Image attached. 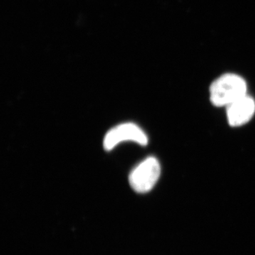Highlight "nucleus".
Segmentation results:
<instances>
[{
  "label": "nucleus",
  "instance_id": "nucleus-1",
  "mask_svg": "<svg viewBox=\"0 0 255 255\" xmlns=\"http://www.w3.org/2000/svg\"><path fill=\"white\" fill-rule=\"evenodd\" d=\"M247 95L244 79L235 74H226L215 80L210 88L211 101L216 107H226Z\"/></svg>",
  "mask_w": 255,
  "mask_h": 255
},
{
  "label": "nucleus",
  "instance_id": "nucleus-2",
  "mask_svg": "<svg viewBox=\"0 0 255 255\" xmlns=\"http://www.w3.org/2000/svg\"><path fill=\"white\" fill-rule=\"evenodd\" d=\"M160 172L158 160L153 157H147L132 169L129 175V184L135 192H149L155 187Z\"/></svg>",
  "mask_w": 255,
  "mask_h": 255
},
{
  "label": "nucleus",
  "instance_id": "nucleus-3",
  "mask_svg": "<svg viewBox=\"0 0 255 255\" xmlns=\"http://www.w3.org/2000/svg\"><path fill=\"white\" fill-rule=\"evenodd\" d=\"M124 141H133L141 145L148 142L147 135L136 124L124 123L112 128L104 138V148L112 150L118 144Z\"/></svg>",
  "mask_w": 255,
  "mask_h": 255
},
{
  "label": "nucleus",
  "instance_id": "nucleus-4",
  "mask_svg": "<svg viewBox=\"0 0 255 255\" xmlns=\"http://www.w3.org/2000/svg\"><path fill=\"white\" fill-rule=\"evenodd\" d=\"M228 122L232 127H240L249 122L254 116L255 102L248 95L235 101L227 107Z\"/></svg>",
  "mask_w": 255,
  "mask_h": 255
}]
</instances>
